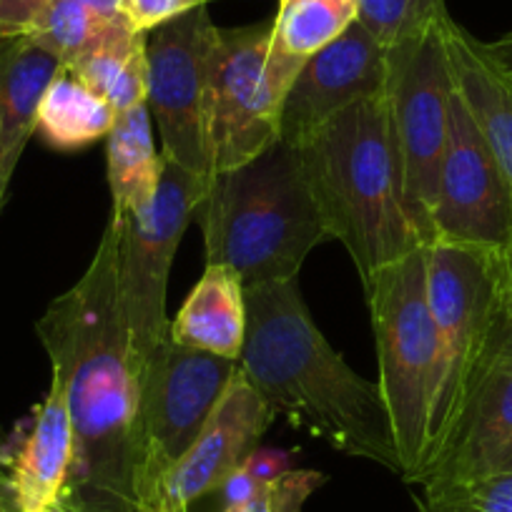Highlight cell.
<instances>
[{"instance_id": "cell-26", "label": "cell", "mask_w": 512, "mask_h": 512, "mask_svg": "<svg viewBox=\"0 0 512 512\" xmlns=\"http://www.w3.org/2000/svg\"><path fill=\"white\" fill-rule=\"evenodd\" d=\"M445 13V0H357V23L384 48L425 31Z\"/></svg>"}, {"instance_id": "cell-8", "label": "cell", "mask_w": 512, "mask_h": 512, "mask_svg": "<svg viewBox=\"0 0 512 512\" xmlns=\"http://www.w3.org/2000/svg\"><path fill=\"white\" fill-rule=\"evenodd\" d=\"M204 191L206 179L164 159L154 204L139 214H121L118 309L141 379L169 339L166 292L171 264Z\"/></svg>"}, {"instance_id": "cell-36", "label": "cell", "mask_w": 512, "mask_h": 512, "mask_svg": "<svg viewBox=\"0 0 512 512\" xmlns=\"http://www.w3.org/2000/svg\"><path fill=\"white\" fill-rule=\"evenodd\" d=\"M136 512H189V510H186V507L169 505V502H164V500H159V497H156L154 502H149V505L139 507V510H136Z\"/></svg>"}, {"instance_id": "cell-33", "label": "cell", "mask_w": 512, "mask_h": 512, "mask_svg": "<svg viewBox=\"0 0 512 512\" xmlns=\"http://www.w3.org/2000/svg\"><path fill=\"white\" fill-rule=\"evenodd\" d=\"M482 48H485L487 58L512 81V31L500 36L497 41L482 43Z\"/></svg>"}, {"instance_id": "cell-11", "label": "cell", "mask_w": 512, "mask_h": 512, "mask_svg": "<svg viewBox=\"0 0 512 512\" xmlns=\"http://www.w3.org/2000/svg\"><path fill=\"white\" fill-rule=\"evenodd\" d=\"M512 231V189L452 88L450 126L432 209V244L500 251Z\"/></svg>"}, {"instance_id": "cell-20", "label": "cell", "mask_w": 512, "mask_h": 512, "mask_svg": "<svg viewBox=\"0 0 512 512\" xmlns=\"http://www.w3.org/2000/svg\"><path fill=\"white\" fill-rule=\"evenodd\" d=\"M181 347L239 362L246 342V289L226 264H206L204 274L169 324Z\"/></svg>"}, {"instance_id": "cell-5", "label": "cell", "mask_w": 512, "mask_h": 512, "mask_svg": "<svg viewBox=\"0 0 512 512\" xmlns=\"http://www.w3.org/2000/svg\"><path fill=\"white\" fill-rule=\"evenodd\" d=\"M384 405L400 455V477L415 482L430 450L440 392V342L427 304L425 246L379 269L367 289Z\"/></svg>"}, {"instance_id": "cell-24", "label": "cell", "mask_w": 512, "mask_h": 512, "mask_svg": "<svg viewBox=\"0 0 512 512\" xmlns=\"http://www.w3.org/2000/svg\"><path fill=\"white\" fill-rule=\"evenodd\" d=\"M106 26L111 23L101 21L78 0H51V6L43 11L33 31L26 36L51 51L61 66H73L98 41Z\"/></svg>"}, {"instance_id": "cell-30", "label": "cell", "mask_w": 512, "mask_h": 512, "mask_svg": "<svg viewBox=\"0 0 512 512\" xmlns=\"http://www.w3.org/2000/svg\"><path fill=\"white\" fill-rule=\"evenodd\" d=\"M267 487V482H262L259 477L254 475V472L249 470L246 465L236 467L234 472H231L229 477L224 480V485L219 487L221 490V497H224V507H236V505H244V502H249L251 497H256L259 492H264Z\"/></svg>"}, {"instance_id": "cell-35", "label": "cell", "mask_w": 512, "mask_h": 512, "mask_svg": "<svg viewBox=\"0 0 512 512\" xmlns=\"http://www.w3.org/2000/svg\"><path fill=\"white\" fill-rule=\"evenodd\" d=\"M221 512H272V487H267V490L259 492L256 497H251V500L244 502V505L224 507Z\"/></svg>"}, {"instance_id": "cell-16", "label": "cell", "mask_w": 512, "mask_h": 512, "mask_svg": "<svg viewBox=\"0 0 512 512\" xmlns=\"http://www.w3.org/2000/svg\"><path fill=\"white\" fill-rule=\"evenodd\" d=\"M73 460V430L66 392L51 377L46 400L33 412L28 435L8 452V490L16 512H56Z\"/></svg>"}, {"instance_id": "cell-9", "label": "cell", "mask_w": 512, "mask_h": 512, "mask_svg": "<svg viewBox=\"0 0 512 512\" xmlns=\"http://www.w3.org/2000/svg\"><path fill=\"white\" fill-rule=\"evenodd\" d=\"M272 21L216 28L206 83V151L211 176L246 164L279 139V108L267 93Z\"/></svg>"}, {"instance_id": "cell-7", "label": "cell", "mask_w": 512, "mask_h": 512, "mask_svg": "<svg viewBox=\"0 0 512 512\" xmlns=\"http://www.w3.org/2000/svg\"><path fill=\"white\" fill-rule=\"evenodd\" d=\"M447 18L450 13L437 18L425 31L387 48L384 101L400 161L407 214L422 246L432 244V209L455 88L445 41Z\"/></svg>"}, {"instance_id": "cell-31", "label": "cell", "mask_w": 512, "mask_h": 512, "mask_svg": "<svg viewBox=\"0 0 512 512\" xmlns=\"http://www.w3.org/2000/svg\"><path fill=\"white\" fill-rule=\"evenodd\" d=\"M244 465L249 467V470L254 472L256 477H259V480L267 482V485H272V482H277L279 477H282L284 472L289 470L287 455H282V452L259 450V447H256V450L251 452L249 457H246Z\"/></svg>"}, {"instance_id": "cell-34", "label": "cell", "mask_w": 512, "mask_h": 512, "mask_svg": "<svg viewBox=\"0 0 512 512\" xmlns=\"http://www.w3.org/2000/svg\"><path fill=\"white\" fill-rule=\"evenodd\" d=\"M78 3H83L88 11H93L106 23L126 21V16H123V0H78Z\"/></svg>"}, {"instance_id": "cell-28", "label": "cell", "mask_w": 512, "mask_h": 512, "mask_svg": "<svg viewBox=\"0 0 512 512\" xmlns=\"http://www.w3.org/2000/svg\"><path fill=\"white\" fill-rule=\"evenodd\" d=\"M324 482L327 475L317 470H287L272 485V512H302Z\"/></svg>"}, {"instance_id": "cell-18", "label": "cell", "mask_w": 512, "mask_h": 512, "mask_svg": "<svg viewBox=\"0 0 512 512\" xmlns=\"http://www.w3.org/2000/svg\"><path fill=\"white\" fill-rule=\"evenodd\" d=\"M452 83L512 189V81L455 18L445 21Z\"/></svg>"}, {"instance_id": "cell-27", "label": "cell", "mask_w": 512, "mask_h": 512, "mask_svg": "<svg viewBox=\"0 0 512 512\" xmlns=\"http://www.w3.org/2000/svg\"><path fill=\"white\" fill-rule=\"evenodd\" d=\"M199 6H209V0H123V16L136 33H151Z\"/></svg>"}, {"instance_id": "cell-22", "label": "cell", "mask_w": 512, "mask_h": 512, "mask_svg": "<svg viewBox=\"0 0 512 512\" xmlns=\"http://www.w3.org/2000/svg\"><path fill=\"white\" fill-rule=\"evenodd\" d=\"M71 68L91 91L106 98L118 113L146 103L149 68H146V33H136L128 21L106 26L98 41Z\"/></svg>"}, {"instance_id": "cell-17", "label": "cell", "mask_w": 512, "mask_h": 512, "mask_svg": "<svg viewBox=\"0 0 512 512\" xmlns=\"http://www.w3.org/2000/svg\"><path fill=\"white\" fill-rule=\"evenodd\" d=\"M58 68L61 61L31 36H0V209Z\"/></svg>"}, {"instance_id": "cell-37", "label": "cell", "mask_w": 512, "mask_h": 512, "mask_svg": "<svg viewBox=\"0 0 512 512\" xmlns=\"http://www.w3.org/2000/svg\"><path fill=\"white\" fill-rule=\"evenodd\" d=\"M8 467V440H6V432L0 427V472Z\"/></svg>"}, {"instance_id": "cell-1", "label": "cell", "mask_w": 512, "mask_h": 512, "mask_svg": "<svg viewBox=\"0 0 512 512\" xmlns=\"http://www.w3.org/2000/svg\"><path fill=\"white\" fill-rule=\"evenodd\" d=\"M121 214L111 209L91 264L36 322L66 392L73 460L56 512H136L149 505L144 390L118 309Z\"/></svg>"}, {"instance_id": "cell-32", "label": "cell", "mask_w": 512, "mask_h": 512, "mask_svg": "<svg viewBox=\"0 0 512 512\" xmlns=\"http://www.w3.org/2000/svg\"><path fill=\"white\" fill-rule=\"evenodd\" d=\"M497 267H500V287H502V307L505 317L512 327V231L507 244L497 251Z\"/></svg>"}, {"instance_id": "cell-2", "label": "cell", "mask_w": 512, "mask_h": 512, "mask_svg": "<svg viewBox=\"0 0 512 512\" xmlns=\"http://www.w3.org/2000/svg\"><path fill=\"white\" fill-rule=\"evenodd\" d=\"M241 372L274 415L400 475L395 435L382 390L354 372L319 332L297 279L246 289Z\"/></svg>"}, {"instance_id": "cell-14", "label": "cell", "mask_w": 512, "mask_h": 512, "mask_svg": "<svg viewBox=\"0 0 512 512\" xmlns=\"http://www.w3.org/2000/svg\"><path fill=\"white\" fill-rule=\"evenodd\" d=\"M387 48L357 21L312 56L279 106V139L299 146L352 103L384 91Z\"/></svg>"}, {"instance_id": "cell-29", "label": "cell", "mask_w": 512, "mask_h": 512, "mask_svg": "<svg viewBox=\"0 0 512 512\" xmlns=\"http://www.w3.org/2000/svg\"><path fill=\"white\" fill-rule=\"evenodd\" d=\"M51 0H0V36H26Z\"/></svg>"}, {"instance_id": "cell-15", "label": "cell", "mask_w": 512, "mask_h": 512, "mask_svg": "<svg viewBox=\"0 0 512 512\" xmlns=\"http://www.w3.org/2000/svg\"><path fill=\"white\" fill-rule=\"evenodd\" d=\"M274 420V410L239 367L194 445L164 475L156 497L189 510L191 502L219 490L226 477L244 465Z\"/></svg>"}, {"instance_id": "cell-19", "label": "cell", "mask_w": 512, "mask_h": 512, "mask_svg": "<svg viewBox=\"0 0 512 512\" xmlns=\"http://www.w3.org/2000/svg\"><path fill=\"white\" fill-rule=\"evenodd\" d=\"M357 21V0H287L272 18L264 81L274 106H282L289 86L307 61L337 41Z\"/></svg>"}, {"instance_id": "cell-12", "label": "cell", "mask_w": 512, "mask_h": 512, "mask_svg": "<svg viewBox=\"0 0 512 512\" xmlns=\"http://www.w3.org/2000/svg\"><path fill=\"white\" fill-rule=\"evenodd\" d=\"M236 369L239 362L234 359L181 347L171 337L159 349L154 364L141 379L151 502L159 495L166 472L194 445Z\"/></svg>"}, {"instance_id": "cell-4", "label": "cell", "mask_w": 512, "mask_h": 512, "mask_svg": "<svg viewBox=\"0 0 512 512\" xmlns=\"http://www.w3.org/2000/svg\"><path fill=\"white\" fill-rule=\"evenodd\" d=\"M206 264H226L244 282H292L304 259L327 241L297 146L277 139L246 164L206 181L194 209Z\"/></svg>"}, {"instance_id": "cell-21", "label": "cell", "mask_w": 512, "mask_h": 512, "mask_svg": "<svg viewBox=\"0 0 512 512\" xmlns=\"http://www.w3.org/2000/svg\"><path fill=\"white\" fill-rule=\"evenodd\" d=\"M106 164L113 211L139 214L154 204L164 156L154 149L151 111L146 103L116 116L106 136Z\"/></svg>"}, {"instance_id": "cell-23", "label": "cell", "mask_w": 512, "mask_h": 512, "mask_svg": "<svg viewBox=\"0 0 512 512\" xmlns=\"http://www.w3.org/2000/svg\"><path fill=\"white\" fill-rule=\"evenodd\" d=\"M116 123L111 103L86 86L71 68L61 66L38 106L36 134L58 151H76L106 139Z\"/></svg>"}, {"instance_id": "cell-3", "label": "cell", "mask_w": 512, "mask_h": 512, "mask_svg": "<svg viewBox=\"0 0 512 512\" xmlns=\"http://www.w3.org/2000/svg\"><path fill=\"white\" fill-rule=\"evenodd\" d=\"M297 149L327 236L344 244L367 292L379 269L422 246L405 206L384 91L339 111Z\"/></svg>"}, {"instance_id": "cell-6", "label": "cell", "mask_w": 512, "mask_h": 512, "mask_svg": "<svg viewBox=\"0 0 512 512\" xmlns=\"http://www.w3.org/2000/svg\"><path fill=\"white\" fill-rule=\"evenodd\" d=\"M425 262L427 304L435 322L442 359L427 465L450 427L455 425L487 354L507 327V317L502 307L497 251L477 249V246L427 244Z\"/></svg>"}, {"instance_id": "cell-10", "label": "cell", "mask_w": 512, "mask_h": 512, "mask_svg": "<svg viewBox=\"0 0 512 512\" xmlns=\"http://www.w3.org/2000/svg\"><path fill=\"white\" fill-rule=\"evenodd\" d=\"M209 6L146 33L149 106L161 136V156L201 179H211L206 151V83L216 41Z\"/></svg>"}, {"instance_id": "cell-38", "label": "cell", "mask_w": 512, "mask_h": 512, "mask_svg": "<svg viewBox=\"0 0 512 512\" xmlns=\"http://www.w3.org/2000/svg\"><path fill=\"white\" fill-rule=\"evenodd\" d=\"M279 3H287V0H279Z\"/></svg>"}, {"instance_id": "cell-13", "label": "cell", "mask_w": 512, "mask_h": 512, "mask_svg": "<svg viewBox=\"0 0 512 512\" xmlns=\"http://www.w3.org/2000/svg\"><path fill=\"white\" fill-rule=\"evenodd\" d=\"M512 470V327L502 329L487 354L455 425L430 457L415 485Z\"/></svg>"}, {"instance_id": "cell-25", "label": "cell", "mask_w": 512, "mask_h": 512, "mask_svg": "<svg viewBox=\"0 0 512 512\" xmlns=\"http://www.w3.org/2000/svg\"><path fill=\"white\" fill-rule=\"evenodd\" d=\"M417 512H512V470L420 485Z\"/></svg>"}]
</instances>
